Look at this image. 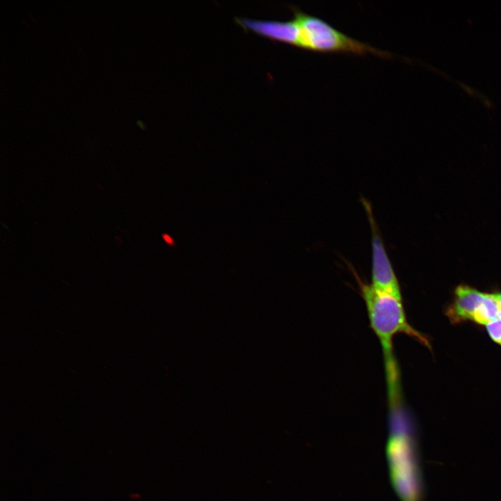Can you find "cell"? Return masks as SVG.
Here are the masks:
<instances>
[{
  "label": "cell",
  "mask_w": 501,
  "mask_h": 501,
  "mask_svg": "<svg viewBox=\"0 0 501 501\" xmlns=\"http://www.w3.org/2000/svg\"><path fill=\"white\" fill-rule=\"evenodd\" d=\"M353 273L366 305L370 327L382 347L388 394H397L401 391V384L393 350L394 337L404 333L425 346L429 347V343L424 335L408 322L401 299L374 289Z\"/></svg>",
  "instance_id": "6da1fadb"
},
{
  "label": "cell",
  "mask_w": 501,
  "mask_h": 501,
  "mask_svg": "<svg viewBox=\"0 0 501 501\" xmlns=\"http://www.w3.org/2000/svg\"><path fill=\"white\" fill-rule=\"evenodd\" d=\"M404 413L389 415L387 458L392 484L401 501H420L422 484L415 444Z\"/></svg>",
  "instance_id": "7a4b0ae2"
},
{
  "label": "cell",
  "mask_w": 501,
  "mask_h": 501,
  "mask_svg": "<svg viewBox=\"0 0 501 501\" xmlns=\"http://www.w3.org/2000/svg\"><path fill=\"white\" fill-rule=\"evenodd\" d=\"M298 26L296 46L306 51L319 53H345L365 55L367 53L381 58H391L390 52L378 49L369 44L349 37L325 20L290 6Z\"/></svg>",
  "instance_id": "3957f363"
},
{
  "label": "cell",
  "mask_w": 501,
  "mask_h": 501,
  "mask_svg": "<svg viewBox=\"0 0 501 501\" xmlns=\"http://www.w3.org/2000/svg\"><path fill=\"white\" fill-rule=\"evenodd\" d=\"M363 202L368 215L372 230L371 285L379 292L392 295L402 300L398 280L379 234L370 205L365 200H363Z\"/></svg>",
  "instance_id": "277c9868"
},
{
  "label": "cell",
  "mask_w": 501,
  "mask_h": 501,
  "mask_svg": "<svg viewBox=\"0 0 501 501\" xmlns=\"http://www.w3.org/2000/svg\"><path fill=\"white\" fill-rule=\"evenodd\" d=\"M234 19L237 23L246 29L271 40L296 46L299 29L294 19L287 22L258 20L241 17H236Z\"/></svg>",
  "instance_id": "5b68a950"
},
{
  "label": "cell",
  "mask_w": 501,
  "mask_h": 501,
  "mask_svg": "<svg viewBox=\"0 0 501 501\" xmlns=\"http://www.w3.org/2000/svg\"><path fill=\"white\" fill-rule=\"evenodd\" d=\"M485 294L468 286H459L455 291L454 302L447 310L452 322L472 319L473 315L484 298Z\"/></svg>",
  "instance_id": "8992f818"
},
{
  "label": "cell",
  "mask_w": 501,
  "mask_h": 501,
  "mask_svg": "<svg viewBox=\"0 0 501 501\" xmlns=\"http://www.w3.org/2000/svg\"><path fill=\"white\" fill-rule=\"evenodd\" d=\"M499 303L495 294H485L484 298L475 312L472 320L480 324H488L500 319Z\"/></svg>",
  "instance_id": "52a82bcc"
},
{
  "label": "cell",
  "mask_w": 501,
  "mask_h": 501,
  "mask_svg": "<svg viewBox=\"0 0 501 501\" xmlns=\"http://www.w3.org/2000/svg\"><path fill=\"white\" fill-rule=\"evenodd\" d=\"M486 329L491 339L501 344V319L488 324Z\"/></svg>",
  "instance_id": "ba28073f"
},
{
  "label": "cell",
  "mask_w": 501,
  "mask_h": 501,
  "mask_svg": "<svg viewBox=\"0 0 501 501\" xmlns=\"http://www.w3.org/2000/svg\"><path fill=\"white\" fill-rule=\"evenodd\" d=\"M163 238H164V241H165L167 244H170V245L173 244V241L172 238H171L168 234H164V235H163Z\"/></svg>",
  "instance_id": "9c48e42d"
},
{
  "label": "cell",
  "mask_w": 501,
  "mask_h": 501,
  "mask_svg": "<svg viewBox=\"0 0 501 501\" xmlns=\"http://www.w3.org/2000/svg\"><path fill=\"white\" fill-rule=\"evenodd\" d=\"M495 296L497 297L498 303H499V308H500V313H499V317L501 319V294H495Z\"/></svg>",
  "instance_id": "30bf717a"
}]
</instances>
